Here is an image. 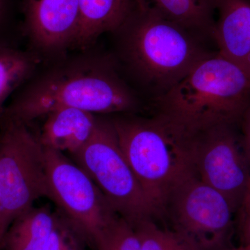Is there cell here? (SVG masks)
<instances>
[{
	"label": "cell",
	"instance_id": "1",
	"mask_svg": "<svg viewBox=\"0 0 250 250\" xmlns=\"http://www.w3.org/2000/svg\"><path fill=\"white\" fill-rule=\"evenodd\" d=\"M113 33L118 36L117 67L127 71L149 105L218 52L208 47L213 41L166 18L147 0Z\"/></svg>",
	"mask_w": 250,
	"mask_h": 250
},
{
	"label": "cell",
	"instance_id": "2",
	"mask_svg": "<svg viewBox=\"0 0 250 250\" xmlns=\"http://www.w3.org/2000/svg\"><path fill=\"white\" fill-rule=\"evenodd\" d=\"M144 105L113 58L84 59L52 69L34 81L5 107L0 121L29 125L62 108L103 116L135 114Z\"/></svg>",
	"mask_w": 250,
	"mask_h": 250
},
{
	"label": "cell",
	"instance_id": "3",
	"mask_svg": "<svg viewBox=\"0 0 250 250\" xmlns=\"http://www.w3.org/2000/svg\"><path fill=\"white\" fill-rule=\"evenodd\" d=\"M250 103V77L218 52L149 105L153 114L194 134L222 123L238 124Z\"/></svg>",
	"mask_w": 250,
	"mask_h": 250
},
{
	"label": "cell",
	"instance_id": "4",
	"mask_svg": "<svg viewBox=\"0 0 250 250\" xmlns=\"http://www.w3.org/2000/svg\"><path fill=\"white\" fill-rule=\"evenodd\" d=\"M112 116L125 159L158 215L163 214L171 192L195 174L191 134L155 114Z\"/></svg>",
	"mask_w": 250,
	"mask_h": 250
},
{
	"label": "cell",
	"instance_id": "5",
	"mask_svg": "<svg viewBox=\"0 0 250 250\" xmlns=\"http://www.w3.org/2000/svg\"><path fill=\"white\" fill-rule=\"evenodd\" d=\"M70 156L132 228L158 215L122 152L110 118L98 117L90 139Z\"/></svg>",
	"mask_w": 250,
	"mask_h": 250
},
{
	"label": "cell",
	"instance_id": "6",
	"mask_svg": "<svg viewBox=\"0 0 250 250\" xmlns=\"http://www.w3.org/2000/svg\"><path fill=\"white\" fill-rule=\"evenodd\" d=\"M49 196L45 147L29 125L0 121L2 238L18 216L34 207L39 199Z\"/></svg>",
	"mask_w": 250,
	"mask_h": 250
},
{
	"label": "cell",
	"instance_id": "7",
	"mask_svg": "<svg viewBox=\"0 0 250 250\" xmlns=\"http://www.w3.org/2000/svg\"><path fill=\"white\" fill-rule=\"evenodd\" d=\"M171 229L194 250H225L230 247L235 211L228 199L196 174L177 186L163 213Z\"/></svg>",
	"mask_w": 250,
	"mask_h": 250
},
{
	"label": "cell",
	"instance_id": "8",
	"mask_svg": "<svg viewBox=\"0 0 250 250\" xmlns=\"http://www.w3.org/2000/svg\"><path fill=\"white\" fill-rule=\"evenodd\" d=\"M45 149L49 199L77 225L93 250L97 239L120 216L83 169L63 153Z\"/></svg>",
	"mask_w": 250,
	"mask_h": 250
},
{
	"label": "cell",
	"instance_id": "9",
	"mask_svg": "<svg viewBox=\"0 0 250 250\" xmlns=\"http://www.w3.org/2000/svg\"><path fill=\"white\" fill-rule=\"evenodd\" d=\"M190 134L195 174L226 197L236 213L250 182L239 123H222Z\"/></svg>",
	"mask_w": 250,
	"mask_h": 250
},
{
	"label": "cell",
	"instance_id": "10",
	"mask_svg": "<svg viewBox=\"0 0 250 250\" xmlns=\"http://www.w3.org/2000/svg\"><path fill=\"white\" fill-rule=\"evenodd\" d=\"M25 26L33 43L54 52L73 45L80 22L79 0H26Z\"/></svg>",
	"mask_w": 250,
	"mask_h": 250
},
{
	"label": "cell",
	"instance_id": "11",
	"mask_svg": "<svg viewBox=\"0 0 250 250\" xmlns=\"http://www.w3.org/2000/svg\"><path fill=\"white\" fill-rule=\"evenodd\" d=\"M213 41L218 53L250 77V0H215Z\"/></svg>",
	"mask_w": 250,
	"mask_h": 250
},
{
	"label": "cell",
	"instance_id": "12",
	"mask_svg": "<svg viewBox=\"0 0 250 250\" xmlns=\"http://www.w3.org/2000/svg\"><path fill=\"white\" fill-rule=\"evenodd\" d=\"M38 136L46 149L69 156L77 152L93 134L98 116L73 108H62L50 112Z\"/></svg>",
	"mask_w": 250,
	"mask_h": 250
},
{
	"label": "cell",
	"instance_id": "13",
	"mask_svg": "<svg viewBox=\"0 0 250 250\" xmlns=\"http://www.w3.org/2000/svg\"><path fill=\"white\" fill-rule=\"evenodd\" d=\"M147 0H79L80 22L73 45L88 47L104 34L118 30Z\"/></svg>",
	"mask_w": 250,
	"mask_h": 250
},
{
	"label": "cell",
	"instance_id": "14",
	"mask_svg": "<svg viewBox=\"0 0 250 250\" xmlns=\"http://www.w3.org/2000/svg\"><path fill=\"white\" fill-rule=\"evenodd\" d=\"M56 210L48 205L32 207L10 225L0 250H44L55 223Z\"/></svg>",
	"mask_w": 250,
	"mask_h": 250
},
{
	"label": "cell",
	"instance_id": "15",
	"mask_svg": "<svg viewBox=\"0 0 250 250\" xmlns=\"http://www.w3.org/2000/svg\"><path fill=\"white\" fill-rule=\"evenodd\" d=\"M152 2L166 18L213 41L215 0H152Z\"/></svg>",
	"mask_w": 250,
	"mask_h": 250
},
{
	"label": "cell",
	"instance_id": "16",
	"mask_svg": "<svg viewBox=\"0 0 250 250\" xmlns=\"http://www.w3.org/2000/svg\"><path fill=\"white\" fill-rule=\"evenodd\" d=\"M40 59L37 54L0 47V118L11 93L31 76Z\"/></svg>",
	"mask_w": 250,
	"mask_h": 250
},
{
	"label": "cell",
	"instance_id": "17",
	"mask_svg": "<svg viewBox=\"0 0 250 250\" xmlns=\"http://www.w3.org/2000/svg\"><path fill=\"white\" fill-rule=\"evenodd\" d=\"M143 250H194L170 229L158 226L154 220H145L133 227Z\"/></svg>",
	"mask_w": 250,
	"mask_h": 250
},
{
	"label": "cell",
	"instance_id": "18",
	"mask_svg": "<svg viewBox=\"0 0 250 250\" xmlns=\"http://www.w3.org/2000/svg\"><path fill=\"white\" fill-rule=\"evenodd\" d=\"M53 229L44 250H88V240L73 222L56 209Z\"/></svg>",
	"mask_w": 250,
	"mask_h": 250
},
{
	"label": "cell",
	"instance_id": "19",
	"mask_svg": "<svg viewBox=\"0 0 250 250\" xmlns=\"http://www.w3.org/2000/svg\"><path fill=\"white\" fill-rule=\"evenodd\" d=\"M93 250H143L134 228L118 217L97 239Z\"/></svg>",
	"mask_w": 250,
	"mask_h": 250
},
{
	"label": "cell",
	"instance_id": "20",
	"mask_svg": "<svg viewBox=\"0 0 250 250\" xmlns=\"http://www.w3.org/2000/svg\"><path fill=\"white\" fill-rule=\"evenodd\" d=\"M235 214V223L241 245L250 246V182Z\"/></svg>",
	"mask_w": 250,
	"mask_h": 250
},
{
	"label": "cell",
	"instance_id": "21",
	"mask_svg": "<svg viewBox=\"0 0 250 250\" xmlns=\"http://www.w3.org/2000/svg\"><path fill=\"white\" fill-rule=\"evenodd\" d=\"M239 126L250 166V103L242 116Z\"/></svg>",
	"mask_w": 250,
	"mask_h": 250
},
{
	"label": "cell",
	"instance_id": "22",
	"mask_svg": "<svg viewBox=\"0 0 250 250\" xmlns=\"http://www.w3.org/2000/svg\"><path fill=\"white\" fill-rule=\"evenodd\" d=\"M225 250H250V246L241 245L239 247H231L227 248Z\"/></svg>",
	"mask_w": 250,
	"mask_h": 250
},
{
	"label": "cell",
	"instance_id": "23",
	"mask_svg": "<svg viewBox=\"0 0 250 250\" xmlns=\"http://www.w3.org/2000/svg\"><path fill=\"white\" fill-rule=\"evenodd\" d=\"M2 238V234H1V202H0V241Z\"/></svg>",
	"mask_w": 250,
	"mask_h": 250
},
{
	"label": "cell",
	"instance_id": "24",
	"mask_svg": "<svg viewBox=\"0 0 250 250\" xmlns=\"http://www.w3.org/2000/svg\"><path fill=\"white\" fill-rule=\"evenodd\" d=\"M3 5H4V0H0V16L2 12Z\"/></svg>",
	"mask_w": 250,
	"mask_h": 250
}]
</instances>
